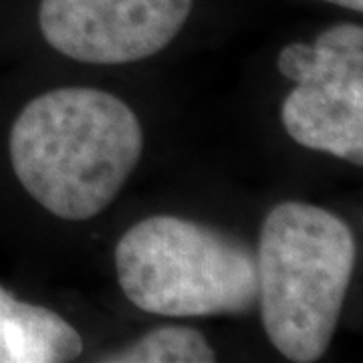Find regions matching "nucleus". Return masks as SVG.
Wrapping results in <instances>:
<instances>
[{"label": "nucleus", "instance_id": "nucleus-8", "mask_svg": "<svg viewBox=\"0 0 363 363\" xmlns=\"http://www.w3.org/2000/svg\"><path fill=\"white\" fill-rule=\"evenodd\" d=\"M325 2L337 4V6H343V9L355 11V13H362L363 11V0H325Z\"/></svg>", "mask_w": 363, "mask_h": 363}, {"label": "nucleus", "instance_id": "nucleus-2", "mask_svg": "<svg viewBox=\"0 0 363 363\" xmlns=\"http://www.w3.org/2000/svg\"><path fill=\"white\" fill-rule=\"evenodd\" d=\"M355 252L350 226L325 208L283 202L267 214L257 250L260 317L286 359L313 363L327 353Z\"/></svg>", "mask_w": 363, "mask_h": 363}, {"label": "nucleus", "instance_id": "nucleus-1", "mask_svg": "<svg viewBox=\"0 0 363 363\" xmlns=\"http://www.w3.org/2000/svg\"><path fill=\"white\" fill-rule=\"evenodd\" d=\"M143 152L140 119L119 97L89 87L39 95L11 131L18 182L63 220H89L109 206Z\"/></svg>", "mask_w": 363, "mask_h": 363}, {"label": "nucleus", "instance_id": "nucleus-6", "mask_svg": "<svg viewBox=\"0 0 363 363\" xmlns=\"http://www.w3.org/2000/svg\"><path fill=\"white\" fill-rule=\"evenodd\" d=\"M81 351V335L63 317L0 285V363H65Z\"/></svg>", "mask_w": 363, "mask_h": 363}, {"label": "nucleus", "instance_id": "nucleus-7", "mask_svg": "<svg viewBox=\"0 0 363 363\" xmlns=\"http://www.w3.org/2000/svg\"><path fill=\"white\" fill-rule=\"evenodd\" d=\"M107 363H212L214 350L192 327H160L125 350L101 357Z\"/></svg>", "mask_w": 363, "mask_h": 363}, {"label": "nucleus", "instance_id": "nucleus-4", "mask_svg": "<svg viewBox=\"0 0 363 363\" xmlns=\"http://www.w3.org/2000/svg\"><path fill=\"white\" fill-rule=\"evenodd\" d=\"M277 67L297 83L283 101L286 133L301 145L363 164V28H327L315 45L285 47Z\"/></svg>", "mask_w": 363, "mask_h": 363}, {"label": "nucleus", "instance_id": "nucleus-3", "mask_svg": "<svg viewBox=\"0 0 363 363\" xmlns=\"http://www.w3.org/2000/svg\"><path fill=\"white\" fill-rule=\"evenodd\" d=\"M116 269L123 295L154 315H238L259 303L252 248L178 216H152L131 226L117 242Z\"/></svg>", "mask_w": 363, "mask_h": 363}, {"label": "nucleus", "instance_id": "nucleus-5", "mask_svg": "<svg viewBox=\"0 0 363 363\" xmlns=\"http://www.w3.org/2000/svg\"><path fill=\"white\" fill-rule=\"evenodd\" d=\"M194 0H43L39 25L55 51L91 65L135 63L166 49Z\"/></svg>", "mask_w": 363, "mask_h": 363}]
</instances>
